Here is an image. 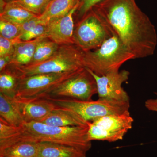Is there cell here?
Returning <instances> with one entry per match:
<instances>
[{
  "label": "cell",
  "instance_id": "1",
  "mask_svg": "<svg viewBox=\"0 0 157 157\" xmlns=\"http://www.w3.org/2000/svg\"><path fill=\"white\" fill-rule=\"evenodd\" d=\"M93 9L105 19L135 59L153 54L157 43L155 29L135 0H103Z\"/></svg>",
  "mask_w": 157,
  "mask_h": 157
},
{
  "label": "cell",
  "instance_id": "2",
  "mask_svg": "<svg viewBox=\"0 0 157 157\" xmlns=\"http://www.w3.org/2000/svg\"><path fill=\"white\" fill-rule=\"evenodd\" d=\"M89 126L60 127L39 122H25L18 128L16 135L0 142V147L19 141H45L69 145L87 153L92 146L88 137Z\"/></svg>",
  "mask_w": 157,
  "mask_h": 157
},
{
  "label": "cell",
  "instance_id": "3",
  "mask_svg": "<svg viewBox=\"0 0 157 157\" xmlns=\"http://www.w3.org/2000/svg\"><path fill=\"white\" fill-rule=\"evenodd\" d=\"M134 59V55L114 34L99 48L84 52L83 63L84 67L101 76L119 71L125 62Z\"/></svg>",
  "mask_w": 157,
  "mask_h": 157
},
{
  "label": "cell",
  "instance_id": "4",
  "mask_svg": "<svg viewBox=\"0 0 157 157\" xmlns=\"http://www.w3.org/2000/svg\"><path fill=\"white\" fill-rule=\"evenodd\" d=\"M84 53L75 44L60 45L53 56L45 62L22 67L12 66L22 77L36 74L70 73L84 67Z\"/></svg>",
  "mask_w": 157,
  "mask_h": 157
},
{
  "label": "cell",
  "instance_id": "5",
  "mask_svg": "<svg viewBox=\"0 0 157 157\" xmlns=\"http://www.w3.org/2000/svg\"><path fill=\"white\" fill-rule=\"evenodd\" d=\"M59 108L69 109L87 122L112 114L129 111L130 101H118L99 98L96 101H80L69 98H46Z\"/></svg>",
  "mask_w": 157,
  "mask_h": 157
},
{
  "label": "cell",
  "instance_id": "6",
  "mask_svg": "<svg viewBox=\"0 0 157 157\" xmlns=\"http://www.w3.org/2000/svg\"><path fill=\"white\" fill-rule=\"evenodd\" d=\"M113 34L105 19L92 9L75 23L73 42L86 52L99 48Z\"/></svg>",
  "mask_w": 157,
  "mask_h": 157
},
{
  "label": "cell",
  "instance_id": "7",
  "mask_svg": "<svg viewBox=\"0 0 157 157\" xmlns=\"http://www.w3.org/2000/svg\"><path fill=\"white\" fill-rule=\"evenodd\" d=\"M94 76L85 67L57 85L40 98H69L90 101L97 94Z\"/></svg>",
  "mask_w": 157,
  "mask_h": 157
},
{
  "label": "cell",
  "instance_id": "8",
  "mask_svg": "<svg viewBox=\"0 0 157 157\" xmlns=\"http://www.w3.org/2000/svg\"><path fill=\"white\" fill-rule=\"evenodd\" d=\"M129 111L121 114L102 117L90 122L88 137L92 140L114 142L123 139L134 123Z\"/></svg>",
  "mask_w": 157,
  "mask_h": 157
},
{
  "label": "cell",
  "instance_id": "9",
  "mask_svg": "<svg viewBox=\"0 0 157 157\" xmlns=\"http://www.w3.org/2000/svg\"><path fill=\"white\" fill-rule=\"evenodd\" d=\"M78 70L70 73L36 74L23 77L21 79L14 98L31 99L41 98L57 85L73 76Z\"/></svg>",
  "mask_w": 157,
  "mask_h": 157
},
{
  "label": "cell",
  "instance_id": "10",
  "mask_svg": "<svg viewBox=\"0 0 157 157\" xmlns=\"http://www.w3.org/2000/svg\"><path fill=\"white\" fill-rule=\"evenodd\" d=\"M87 69L95 79L99 98L130 101L128 94L122 87L123 83L128 80L130 76L128 71L122 70L99 76Z\"/></svg>",
  "mask_w": 157,
  "mask_h": 157
},
{
  "label": "cell",
  "instance_id": "11",
  "mask_svg": "<svg viewBox=\"0 0 157 157\" xmlns=\"http://www.w3.org/2000/svg\"><path fill=\"white\" fill-rule=\"evenodd\" d=\"M79 5L78 0L74 7L67 14L47 23L45 37L59 45L74 44V14Z\"/></svg>",
  "mask_w": 157,
  "mask_h": 157
},
{
  "label": "cell",
  "instance_id": "12",
  "mask_svg": "<svg viewBox=\"0 0 157 157\" xmlns=\"http://www.w3.org/2000/svg\"><path fill=\"white\" fill-rule=\"evenodd\" d=\"M14 98L19 107L23 118L26 123L39 122L57 107L47 98L31 99Z\"/></svg>",
  "mask_w": 157,
  "mask_h": 157
},
{
  "label": "cell",
  "instance_id": "13",
  "mask_svg": "<svg viewBox=\"0 0 157 157\" xmlns=\"http://www.w3.org/2000/svg\"><path fill=\"white\" fill-rule=\"evenodd\" d=\"M39 122L48 125L60 127L89 126L90 123L69 109L59 107Z\"/></svg>",
  "mask_w": 157,
  "mask_h": 157
},
{
  "label": "cell",
  "instance_id": "14",
  "mask_svg": "<svg viewBox=\"0 0 157 157\" xmlns=\"http://www.w3.org/2000/svg\"><path fill=\"white\" fill-rule=\"evenodd\" d=\"M38 157H86V153L73 147L50 142H39Z\"/></svg>",
  "mask_w": 157,
  "mask_h": 157
},
{
  "label": "cell",
  "instance_id": "15",
  "mask_svg": "<svg viewBox=\"0 0 157 157\" xmlns=\"http://www.w3.org/2000/svg\"><path fill=\"white\" fill-rule=\"evenodd\" d=\"M0 118L11 125L19 127L25 123L14 98L0 93Z\"/></svg>",
  "mask_w": 157,
  "mask_h": 157
},
{
  "label": "cell",
  "instance_id": "16",
  "mask_svg": "<svg viewBox=\"0 0 157 157\" xmlns=\"http://www.w3.org/2000/svg\"><path fill=\"white\" fill-rule=\"evenodd\" d=\"M45 36L29 41H19L14 45L12 60L10 65L16 67L27 66L30 63L37 45Z\"/></svg>",
  "mask_w": 157,
  "mask_h": 157
},
{
  "label": "cell",
  "instance_id": "17",
  "mask_svg": "<svg viewBox=\"0 0 157 157\" xmlns=\"http://www.w3.org/2000/svg\"><path fill=\"white\" fill-rule=\"evenodd\" d=\"M39 143L19 141L0 147V157H38Z\"/></svg>",
  "mask_w": 157,
  "mask_h": 157
},
{
  "label": "cell",
  "instance_id": "18",
  "mask_svg": "<svg viewBox=\"0 0 157 157\" xmlns=\"http://www.w3.org/2000/svg\"><path fill=\"white\" fill-rule=\"evenodd\" d=\"M78 0H52L39 18L45 24L64 16L76 5Z\"/></svg>",
  "mask_w": 157,
  "mask_h": 157
},
{
  "label": "cell",
  "instance_id": "19",
  "mask_svg": "<svg viewBox=\"0 0 157 157\" xmlns=\"http://www.w3.org/2000/svg\"><path fill=\"white\" fill-rule=\"evenodd\" d=\"M21 78L14 66L9 65L0 72V93L14 98Z\"/></svg>",
  "mask_w": 157,
  "mask_h": 157
},
{
  "label": "cell",
  "instance_id": "20",
  "mask_svg": "<svg viewBox=\"0 0 157 157\" xmlns=\"http://www.w3.org/2000/svg\"><path fill=\"white\" fill-rule=\"evenodd\" d=\"M36 16H38L11 3H7L4 11L0 13V19L20 25Z\"/></svg>",
  "mask_w": 157,
  "mask_h": 157
},
{
  "label": "cell",
  "instance_id": "21",
  "mask_svg": "<svg viewBox=\"0 0 157 157\" xmlns=\"http://www.w3.org/2000/svg\"><path fill=\"white\" fill-rule=\"evenodd\" d=\"M59 45L48 38H45L39 42L30 63L35 65L50 59L56 52Z\"/></svg>",
  "mask_w": 157,
  "mask_h": 157
},
{
  "label": "cell",
  "instance_id": "22",
  "mask_svg": "<svg viewBox=\"0 0 157 157\" xmlns=\"http://www.w3.org/2000/svg\"><path fill=\"white\" fill-rule=\"evenodd\" d=\"M52 0H15L12 4L19 6L37 16L43 14Z\"/></svg>",
  "mask_w": 157,
  "mask_h": 157
},
{
  "label": "cell",
  "instance_id": "23",
  "mask_svg": "<svg viewBox=\"0 0 157 157\" xmlns=\"http://www.w3.org/2000/svg\"><path fill=\"white\" fill-rule=\"evenodd\" d=\"M21 34L20 25L0 19V36L6 39L19 38Z\"/></svg>",
  "mask_w": 157,
  "mask_h": 157
},
{
  "label": "cell",
  "instance_id": "24",
  "mask_svg": "<svg viewBox=\"0 0 157 157\" xmlns=\"http://www.w3.org/2000/svg\"><path fill=\"white\" fill-rule=\"evenodd\" d=\"M46 31V24H41L36 26L33 29L21 34L19 37V39L21 41H29L36 39L39 37H45Z\"/></svg>",
  "mask_w": 157,
  "mask_h": 157
},
{
  "label": "cell",
  "instance_id": "25",
  "mask_svg": "<svg viewBox=\"0 0 157 157\" xmlns=\"http://www.w3.org/2000/svg\"><path fill=\"white\" fill-rule=\"evenodd\" d=\"M79 5L74 17H76V22L78 21L85 16L88 12L96 6L103 0H78ZM75 22V23H76Z\"/></svg>",
  "mask_w": 157,
  "mask_h": 157
},
{
  "label": "cell",
  "instance_id": "26",
  "mask_svg": "<svg viewBox=\"0 0 157 157\" xmlns=\"http://www.w3.org/2000/svg\"><path fill=\"white\" fill-rule=\"evenodd\" d=\"M18 128L11 125L0 118V142L13 137L17 134Z\"/></svg>",
  "mask_w": 157,
  "mask_h": 157
},
{
  "label": "cell",
  "instance_id": "27",
  "mask_svg": "<svg viewBox=\"0 0 157 157\" xmlns=\"http://www.w3.org/2000/svg\"><path fill=\"white\" fill-rule=\"evenodd\" d=\"M19 41V38L10 39L0 36V57L13 54L14 45Z\"/></svg>",
  "mask_w": 157,
  "mask_h": 157
},
{
  "label": "cell",
  "instance_id": "28",
  "mask_svg": "<svg viewBox=\"0 0 157 157\" xmlns=\"http://www.w3.org/2000/svg\"><path fill=\"white\" fill-rule=\"evenodd\" d=\"M41 24L45 23L39 18V16L32 17L22 24L20 25L21 34L33 29L36 26Z\"/></svg>",
  "mask_w": 157,
  "mask_h": 157
},
{
  "label": "cell",
  "instance_id": "29",
  "mask_svg": "<svg viewBox=\"0 0 157 157\" xmlns=\"http://www.w3.org/2000/svg\"><path fill=\"white\" fill-rule=\"evenodd\" d=\"M12 55L0 57V72L5 70L11 64Z\"/></svg>",
  "mask_w": 157,
  "mask_h": 157
},
{
  "label": "cell",
  "instance_id": "30",
  "mask_svg": "<svg viewBox=\"0 0 157 157\" xmlns=\"http://www.w3.org/2000/svg\"><path fill=\"white\" fill-rule=\"evenodd\" d=\"M144 106L149 111L157 113V98H151L147 100Z\"/></svg>",
  "mask_w": 157,
  "mask_h": 157
},
{
  "label": "cell",
  "instance_id": "31",
  "mask_svg": "<svg viewBox=\"0 0 157 157\" xmlns=\"http://www.w3.org/2000/svg\"><path fill=\"white\" fill-rule=\"evenodd\" d=\"M7 4V3L5 0H0V13L4 11Z\"/></svg>",
  "mask_w": 157,
  "mask_h": 157
},
{
  "label": "cell",
  "instance_id": "32",
  "mask_svg": "<svg viewBox=\"0 0 157 157\" xmlns=\"http://www.w3.org/2000/svg\"><path fill=\"white\" fill-rule=\"evenodd\" d=\"M5 1L7 2V3L11 2H13V1H15V0H5Z\"/></svg>",
  "mask_w": 157,
  "mask_h": 157
},
{
  "label": "cell",
  "instance_id": "33",
  "mask_svg": "<svg viewBox=\"0 0 157 157\" xmlns=\"http://www.w3.org/2000/svg\"></svg>",
  "mask_w": 157,
  "mask_h": 157
}]
</instances>
